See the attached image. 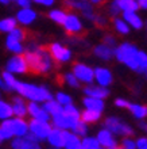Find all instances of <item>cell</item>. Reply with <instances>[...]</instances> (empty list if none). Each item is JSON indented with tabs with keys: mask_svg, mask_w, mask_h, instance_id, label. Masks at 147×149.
Wrapping results in <instances>:
<instances>
[{
	"mask_svg": "<svg viewBox=\"0 0 147 149\" xmlns=\"http://www.w3.org/2000/svg\"><path fill=\"white\" fill-rule=\"evenodd\" d=\"M49 46H39L35 50H27L24 54V60L27 63L30 73L39 74L45 73L51 68V57Z\"/></svg>",
	"mask_w": 147,
	"mask_h": 149,
	"instance_id": "6da1fadb",
	"label": "cell"
},
{
	"mask_svg": "<svg viewBox=\"0 0 147 149\" xmlns=\"http://www.w3.org/2000/svg\"><path fill=\"white\" fill-rule=\"evenodd\" d=\"M15 90L19 92L20 95H23L26 98L31 99V100H51L50 92L45 88V87H35L31 84H23V83H16Z\"/></svg>",
	"mask_w": 147,
	"mask_h": 149,
	"instance_id": "7a4b0ae2",
	"label": "cell"
},
{
	"mask_svg": "<svg viewBox=\"0 0 147 149\" xmlns=\"http://www.w3.org/2000/svg\"><path fill=\"white\" fill-rule=\"evenodd\" d=\"M116 57L119 61L126 63L134 71L139 72V63H138V52L136 47L130 43H123L116 49Z\"/></svg>",
	"mask_w": 147,
	"mask_h": 149,
	"instance_id": "3957f363",
	"label": "cell"
},
{
	"mask_svg": "<svg viewBox=\"0 0 147 149\" xmlns=\"http://www.w3.org/2000/svg\"><path fill=\"white\" fill-rule=\"evenodd\" d=\"M0 127L6 129L12 136H24L27 133V123L22 119H6Z\"/></svg>",
	"mask_w": 147,
	"mask_h": 149,
	"instance_id": "277c9868",
	"label": "cell"
},
{
	"mask_svg": "<svg viewBox=\"0 0 147 149\" xmlns=\"http://www.w3.org/2000/svg\"><path fill=\"white\" fill-rule=\"evenodd\" d=\"M105 127L109 132H113L116 134H121V136H132L134 134V130L128 125L123 123L119 118H113V117L107 118L105 119Z\"/></svg>",
	"mask_w": 147,
	"mask_h": 149,
	"instance_id": "5b68a950",
	"label": "cell"
},
{
	"mask_svg": "<svg viewBox=\"0 0 147 149\" xmlns=\"http://www.w3.org/2000/svg\"><path fill=\"white\" fill-rule=\"evenodd\" d=\"M63 6H65V8H68V10H72V8L80 10L89 19L95 20V18H96V16L93 15L92 7H90V3H89L88 0H65V1H63Z\"/></svg>",
	"mask_w": 147,
	"mask_h": 149,
	"instance_id": "8992f818",
	"label": "cell"
},
{
	"mask_svg": "<svg viewBox=\"0 0 147 149\" xmlns=\"http://www.w3.org/2000/svg\"><path fill=\"white\" fill-rule=\"evenodd\" d=\"M80 122V117L70 115L68 113H62L54 117V125L58 129H74Z\"/></svg>",
	"mask_w": 147,
	"mask_h": 149,
	"instance_id": "52a82bcc",
	"label": "cell"
},
{
	"mask_svg": "<svg viewBox=\"0 0 147 149\" xmlns=\"http://www.w3.org/2000/svg\"><path fill=\"white\" fill-rule=\"evenodd\" d=\"M30 130H31V133L35 134L39 140L47 138L49 134H50V132H51L50 126L47 125L46 122L38 121V119H32V121L30 122Z\"/></svg>",
	"mask_w": 147,
	"mask_h": 149,
	"instance_id": "ba28073f",
	"label": "cell"
},
{
	"mask_svg": "<svg viewBox=\"0 0 147 149\" xmlns=\"http://www.w3.org/2000/svg\"><path fill=\"white\" fill-rule=\"evenodd\" d=\"M73 72L76 74V77L81 81H86V83H90L93 80V71L90 69L89 67L84 65V64H80V63H76L73 65Z\"/></svg>",
	"mask_w": 147,
	"mask_h": 149,
	"instance_id": "9c48e42d",
	"label": "cell"
},
{
	"mask_svg": "<svg viewBox=\"0 0 147 149\" xmlns=\"http://www.w3.org/2000/svg\"><path fill=\"white\" fill-rule=\"evenodd\" d=\"M49 49H50L51 57L57 63H63V61H68L70 58V52L62 45H59V43H53V45L49 46Z\"/></svg>",
	"mask_w": 147,
	"mask_h": 149,
	"instance_id": "30bf717a",
	"label": "cell"
},
{
	"mask_svg": "<svg viewBox=\"0 0 147 149\" xmlns=\"http://www.w3.org/2000/svg\"><path fill=\"white\" fill-rule=\"evenodd\" d=\"M8 72H18V73H24L28 72L27 63L24 60V56H16L14 58H11L7 64Z\"/></svg>",
	"mask_w": 147,
	"mask_h": 149,
	"instance_id": "8fae6325",
	"label": "cell"
},
{
	"mask_svg": "<svg viewBox=\"0 0 147 149\" xmlns=\"http://www.w3.org/2000/svg\"><path fill=\"white\" fill-rule=\"evenodd\" d=\"M49 141L51 145H54L55 148H61L65 146V141H66V132L65 130H58V129H53L49 134Z\"/></svg>",
	"mask_w": 147,
	"mask_h": 149,
	"instance_id": "7c38bea8",
	"label": "cell"
},
{
	"mask_svg": "<svg viewBox=\"0 0 147 149\" xmlns=\"http://www.w3.org/2000/svg\"><path fill=\"white\" fill-rule=\"evenodd\" d=\"M63 26H65L66 31H68V34H78V33L81 31V23H80V20H78L77 16L74 15H69L68 18H66V22L63 23Z\"/></svg>",
	"mask_w": 147,
	"mask_h": 149,
	"instance_id": "4fadbf2b",
	"label": "cell"
},
{
	"mask_svg": "<svg viewBox=\"0 0 147 149\" xmlns=\"http://www.w3.org/2000/svg\"><path fill=\"white\" fill-rule=\"evenodd\" d=\"M14 149H39V145L37 141H32L28 137L26 138H16L12 142Z\"/></svg>",
	"mask_w": 147,
	"mask_h": 149,
	"instance_id": "5bb4252c",
	"label": "cell"
},
{
	"mask_svg": "<svg viewBox=\"0 0 147 149\" xmlns=\"http://www.w3.org/2000/svg\"><path fill=\"white\" fill-rule=\"evenodd\" d=\"M97 140L100 142L101 145L104 146V148H116V141L113 140L112 134L109 130H101L99 136H97Z\"/></svg>",
	"mask_w": 147,
	"mask_h": 149,
	"instance_id": "9a60e30c",
	"label": "cell"
},
{
	"mask_svg": "<svg viewBox=\"0 0 147 149\" xmlns=\"http://www.w3.org/2000/svg\"><path fill=\"white\" fill-rule=\"evenodd\" d=\"M95 76H96L97 81L100 83V86L107 87L112 83V74L108 69H104V68H97L95 71Z\"/></svg>",
	"mask_w": 147,
	"mask_h": 149,
	"instance_id": "2e32d148",
	"label": "cell"
},
{
	"mask_svg": "<svg viewBox=\"0 0 147 149\" xmlns=\"http://www.w3.org/2000/svg\"><path fill=\"white\" fill-rule=\"evenodd\" d=\"M95 54L103 60H109L116 54V52L113 47L108 46V45H100V46L95 47Z\"/></svg>",
	"mask_w": 147,
	"mask_h": 149,
	"instance_id": "e0dca14e",
	"label": "cell"
},
{
	"mask_svg": "<svg viewBox=\"0 0 147 149\" xmlns=\"http://www.w3.org/2000/svg\"><path fill=\"white\" fill-rule=\"evenodd\" d=\"M84 92L90 98H97V99L107 98L109 95V91L107 88H104V87H86Z\"/></svg>",
	"mask_w": 147,
	"mask_h": 149,
	"instance_id": "ac0fdd59",
	"label": "cell"
},
{
	"mask_svg": "<svg viewBox=\"0 0 147 149\" xmlns=\"http://www.w3.org/2000/svg\"><path fill=\"white\" fill-rule=\"evenodd\" d=\"M28 113L35 118V119H38V121H43L46 122L49 119V113L46 110H42V109H39L35 103H30L28 104Z\"/></svg>",
	"mask_w": 147,
	"mask_h": 149,
	"instance_id": "d6986e66",
	"label": "cell"
},
{
	"mask_svg": "<svg viewBox=\"0 0 147 149\" xmlns=\"http://www.w3.org/2000/svg\"><path fill=\"white\" fill-rule=\"evenodd\" d=\"M84 104L88 107V110L93 111H103V109H104V103L97 98H85Z\"/></svg>",
	"mask_w": 147,
	"mask_h": 149,
	"instance_id": "ffe728a7",
	"label": "cell"
},
{
	"mask_svg": "<svg viewBox=\"0 0 147 149\" xmlns=\"http://www.w3.org/2000/svg\"><path fill=\"white\" fill-rule=\"evenodd\" d=\"M12 110L16 117H24L27 114V106L24 104V102L20 98H15L14 99V106H12Z\"/></svg>",
	"mask_w": 147,
	"mask_h": 149,
	"instance_id": "44dd1931",
	"label": "cell"
},
{
	"mask_svg": "<svg viewBox=\"0 0 147 149\" xmlns=\"http://www.w3.org/2000/svg\"><path fill=\"white\" fill-rule=\"evenodd\" d=\"M120 10H124V12H135L139 8V3L135 0H116Z\"/></svg>",
	"mask_w": 147,
	"mask_h": 149,
	"instance_id": "7402d4cb",
	"label": "cell"
},
{
	"mask_svg": "<svg viewBox=\"0 0 147 149\" xmlns=\"http://www.w3.org/2000/svg\"><path fill=\"white\" fill-rule=\"evenodd\" d=\"M35 12L32 10H28V8H24L22 11L18 14V20H19L20 23H24V24H28L31 23L32 20L35 19Z\"/></svg>",
	"mask_w": 147,
	"mask_h": 149,
	"instance_id": "603a6c76",
	"label": "cell"
},
{
	"mask_svg": "<svg viewBox=\"0 0 147 149\" xmlns=\"http://www.w3.org/2000/svg\"><path fill=\"white\" fill-rule=\"evenodd\" d=\"M45 110L47 111V113L53 114V117H55V115H59V114L63 113V109L61 107V103H57V102H53V100H47L46 103H45Z\"/></svg>",
	"mask_w": 147,
	"mask_h": 149,
	"instance_id": "cb8c5ba5",
	"label": "cell"
},
{
	"mask_svg": "<svg viewBox=\"0 0 147 149\" xmlns=\"http://www.w3.org/2000/svg\"><path fill=\"white\" fill-rule=\"evenodd\" d=\"M81 146V142L78 140L77 136L70 134L66 132V141H65V148L66 149H78Z\"/></svg>",
	"mask_w": 147,
	"mask_h": 149,
	"instance_id": "d4e9b609",
	"label": "cell"
},
{
	"mask_svg": "<svg viewBox=\"0 0 147 149\" xmlns=\"http://www.w3.org/2000/svg\"><path fill=\"white\" fill-rule=\"evenodd\" d=\"M124 19L127 20L128 23L131 24L132 27H135V29H140L142 26H143L140 18L136 15V14H134V12H124Z\"/></svg>",
	"mask_w": 147,
	"mask_h": 149,
	"instance_id": "484cf974",
	"label": "cell"
},
{
	"mask_svg": "<svg viewBox=\"0 0 147 149\" xmlns=\"http://www.w3.org/2000/svg\"><path fill=\"white\" fill-rule=\"evenodd\" d=\"M100 118V111H93V110H86L82 113L81 121L82 122H96Z\"/></svg>",
	"mask_w": 147,
	"mask_h": 149,
	"instance_id": "4316f807",
	"label": "cell"
},
{
	"mask_svg": "<svg viewBox=\"0 0 147 149\" xmlns=\"http://www.w3.org/2000/svg\"><path fill=\"white\" fill-rule=\"evenodd\" d=\"M16 29V20L12 19V18H8V19L0 20V31H10Z\"/></svg>",
	"mask_w": 147,
	"mask_h": 149,
	"instance_id": "83f0119b",
	"label": "cell"
},
{
	"mask_svg": "<svg viewBox=\"0 0 147 149\" xmlns=\"http://www.w3.org/2000/svg\"><path fill=\"white\" fill-rule=\"evenodd\" d=\"M131 113L136 118H144L147 115V106H139V104H130L128 107Z\"/></svg>",
	"mask_w": 147,
	"mask_h": 149,
	"instance_id": "f1b7e54d",
	"label": "cell"
},
{
	"mask_svg": "<svg viewBox=\"0 0 147 149\" xmlns=\"http://www.w3.org/2000/svg\"><path fill=\"white\" fill-rule=\"evenodd\" d=\"M7 47L10 50L14 52V53H22V50H23V47H22V45L19 43V41L11 36L7 38Z\"/></svg>",
	"mask_w": 147,
	"mask_h": 149,
	"instance_id": "f546056e",
	"label": "cell"
},
{
	"mask_svg": "<svg viewBox=\"0 0 147 149\" xmlns=\"http://www.w3.org/2000/svg\"><path fill=\"white\" fill-rule=\"evenodd\" d=\"M12 114H14L12 107L10 106V104H7V103H4L0 100V118H1V119H8Z\"/></svg>",
	"mask_w": 147,
	"mask_h": 149,
	"instance_id": "4dcf8cb0",
	"label": "cell"
},
{
	"mask_svg": "<svg viewBox=\"0 0 147 149\" xmlns=\"http://www.w3.org/2000/svg\"><path fill=\"white\" fill-rule=\"evenodd\" d=\"M49 16H50L51 19L54 20V22H57V23H61L63 24L66 22V14L63 11H59V10H55V11H51L50 14H49Z\"/></svg>",
	"mask_w": 147,
	"mask_h": 149,
	"instance_id": "1f68e13d",
	"label": "cell"
},
{
	"mask_svg": "<svg viewBox=\"0 0 147 149\" xmlns=\"http://www.w3.org/2000/svg\"><path fill=\"white\" fill-rule=\"evenodd\" d=\"M99 140H95V138H85L82 141V149H99Z\"/></svg>",
	"mask_w": 147,
	"mask_h": 149,
	"instance_id": "d6a6232c",
	"label": "cell"
},
{
	"mask_svg": "<svg viewBox=\"0 0 147 149\" xmlns=\"http://www.w3.org/2000/svg\"><path fill=\"white\" fill-rule=\"evenodd\" d=\"M138 63H139V72L147 71V54L143 52H138Z\"/></svg>",
	"mask_w": 147,
	"mask_h": 149,
	"instance_id": "836d02e7",
	"label": "cell"
},
{
	"mask_svg": "<svg viewBox=\"0 0 147 149\" xmlns=\"http://www.w3.org/2000/svg\"><path fill=\"white\" fill-rule=\"evenodd\" d=\"M3 79H4V83H6L10 88H14V90H15V86H16V83H18V81L14 79V76H12L10 72H4V73H3Z\"/></svg>",
	"mask_w": 147,
	"mask_h": 149,
	"instance_id": "e575fe53",
	"label": "cell"
},
{
	"mask_svg": "<svg viewBox=\"0 0 147 149\" xmlns=\"http://www.w3.org/2000/svg\"><path fill=\"white\" fill-rule=\"evenodd\" d=\"M10 36L14 37V38L18 39V41H22V39H24L27 37V33H26V30H22V29H15V30L11 31Z\"/></svg>",
	"mask_w": 147,
	"mask_h": 149,
	"instance_id": "d590c367",
	"label": "cell"
},
{
	"mask_svg": "<svg viewBox=\"0 0 147 149\" xmlns=\"http://www.w3.org/2000/svg\"><path fill=\"white\" fill-rule=\"evenodd\" d=\"M115 27H116V30L119 33H121V34H127V33L130 31V29H128L127 24L124 23L123 20H119V19L115 20Z\"/></svg>",
	"mask_w": 147,
	"mask_h": 149,
	"instance_id": "8d00e7d4",
	"label": "cell"
},
{
	"mask_svg": "<svg viewBox=\"0 0 147 149\" xmlns=\"http://www.w3.org/2000/svg\"><path fill=\"white\" fill-rule=\"evenodd\" d=\"M74 133L76 134H78V136H85L86 134V126H85V122H82V121H80L77 123V126L74 127Z\"/></svg>",
	"mask_w": 147,
	"mask_h": 149,
	"instance_id": "74e56055",
	"label": "cell"
},
{
	"mask_svg": "<svg viewBox=\"0 0 147 149\" xmlns=\"http://www.w3.org/2000/svg\"><path fill=\"white\" fill-rule=\"evenodd\" d=\"M57 100H58V103H61V104H70L72 103V99H70V96H68V95L65 94H57Z\"/></svg>",
	"mask_w": 147,
	"mask_h": 149,
	"instance_id": "f35d334b",
	"label": "cell"
},
{
	"mask_svg": "<svg viewBox=\"0 0 147 149\" xmlns=\"http://www.w3.org/2000/svg\"><path fill=\"white\" fill-rule=\"evenodd\" d=\"M65 80L68 83H69L70 86H73V87H78V81H77V77H76V74H72V73H68L65 74Z\"/></svg>",
	"mask_w": 147,
	"mask_h": 149,
	"instance_id": "ab89813d",
	"label": "cell"
},
{
	"mask_svg": "<svg viewBox=\"0 0 147 149\" xmlns=\"http://www.w3.org/2000/svg\"><path fill=\"white\" fill-rule=\"evenodd\" d=\"M63 113H68V114H70V115L80 117V114H78V111L76 110V107H73L72 104H66V106L63 107Z\"/></svg>",
	"mask_w": 147,
	"mask_h": 149,
	"instance_id": "60d3db41",
	"label": "cell"
},
{
	"mask_svg": "<svg viewBox=\"0 0 147 149\" xmlns=\"http://www.w3.org/2000/svg\"><path fill=\"white\" fill-rule=\"evenodd\" d=\"M123 146L126 149H135L136 148V144L132 141V140H128V138H126V140L123 141Z\"/></svg>",
	"mask_w": 147,
	"mask_h": 149,
	"instance_id": "b9f144b4",
	"label": "cell"
},
{
	"mask_svg": "<svg viewBox=\"0 0 147 149\" xmlns=\"http://www.w3.org/2000/svg\"><path fill=\"white\" fill-rule=\"evenodd\" d=\"M138 149H147V138H139V141L136 144Z\"/></svg>",
	"mask_w": 147,
	"mask_h": 149,
	"instance_id": "7bdbcfd3",
	"label": "cell"
},
{
	"mask_svg": "<svg viewBox=\"0 0 147 149\" xmlns=\"http://www.w3.org/2000/svg\"><path fill=\"white\" fill-rule=\"evenodd\" d=\"M119 10H120L119 4H117V1L115 0V1H113V4L111 6V14H112V15H117V14H119Z\"/></svg>",
	"mask_w": 147,
	"mask_h": 149,
	"instance_id": "ee69618b",
	"label": "cell"
},
{
	"mask_svg": "<svg viewBox=\"0 0 147 149\" xmlns=\"http://www.w3.org/2000/svg\"><path fill=\"white\" fill-rule=\"evenodd\" d=\"M104 42H105V45H108L111 47L115 46V38H112V37H109V36L104 38Z\"/></svg>",
	"mask_w": 147,
	"mask_h": 149,
	"instance_id": "f6af8a7d",
	"label": "cell"
},
{
	"mask_svg": "<svg viewBox=\"0 0 147 149\" xmlns=\"http://www.w3.org/2000/svg\"><path fill=\"white\" fill-rule=\"evenodd\" d=\"M116 106L119 107H130V103L127 102V100H123V99H116Z\"/></svg>",
	"mask_w": 147,
	"mask_h": 149,
	"instance_id": "bcb514c9",
	"label": "cell"
},
{
	"mask_svg": "<svg viewBox=\"0 0 147 149\" xmlns=\"http://www.w3.org/2000/svg\"><path fill=\"white\" fill-rule=\"evenodd\" d=\"M34 1H37L39 4H45V6H51L54 3V0H34Z\"/></svg>",
	"mask_w": 147,
	"mask_h": 149,
	"instance_id": "7dc6e473",
	"label": "cell"
},
{
	"mask_svg": "<svg viewBox=\"0 0 147 149\" xmlns=\"http://www.w3.org/2000/svg\"><path fill=\"white\" fill-rule=\"evenodd\" d=\"M18 4L24 8H27L28 6H30V0H18Z\"/></svg>",
	"mask_w": 147,
	"mask_h": 149,
	"instance_id": "c3c4849f",
	"label": "cell"
},
{
	"mask_svg": "<svg viewBox=\"0 0 147 149\" xmlns=\"http://www.w3.org/2000/svg\"><path fill=\"white\" fill-rule=\"evenodd\" d=\"M139 6L144 10H147V0H139Z\"/></svg>",
	"mask_w": 147,
	"mask_h": 149,
	"instance_id": "681fc988",
	"label": "cell"
},
{
	"mask_svg": "<svg viewBox=\"0 0 147 149\" xmlns=\"http://www.w3.org/2000/svg\"><path fill=\"white\" fill-rule=\"evenodd\" d=\"M0 87H1L3 90H11V88H10V87H8L7 84H6V83H4L3 80H1V79H0Z\"/></svg>",
	"mask_w": 147,
	"mask_h": 149,
	"instance_id": "f907efd6",
	"label": "cell"
},
{
	"mask_svg": "<svg viewBox=\"0 0 147 149\" xmlns=\"http://www.w3.org/2000/svg\"><path fill=\"white\" fill-rule=\"evenodd\" d=\"M92 3H95V4H103L105 1V0H90Z\"/></svg>",
	"mask_w": 147,
	"mask_h": 149,
	"instance_id": "816d5d0a",
	"label": "cell"
},
{
	"mask_svg": "<svg viewBox=\"0 0 147 149\" xmlns=\"http://www.w3.org/2000/svg\"><path fill=\"white\" fill-rule=\"evenodd\" d=\"M140 127H143V130L147 132V123H140Z\"/></svg>",
	"mask_w": 147,
	"mask_h": 149,
	"instance_id": "f5cc1de1",
	"label": "cell"
},
{
	"mask_svg": "<svg viewBox=\"0 0 147 149\" xmlns=\"http://www.w3.org/2000/svg\"><path fill=\"white\" fill-rule=\"evenodd\" d=\"M8 1L10 0H0V3H3V4H8Z\"/></svg>",
	"mask_w": 147,
	"mask_h": 149,
	"instance_id": "db71d44e",
	"label": "cell"
},
{
	"mask_svg": "<svg viewBox=\"0 0 147 149\" xmlns=\"http://www.w3.org/2000/svg\"><path fill=\"white\" fill-rule=\"evenodd\" d=\"M1 141H3V138H1V137H0V142H1Z\"/></svg>",
	"mask_w": 147,
	"mask_h": 149,
	"instance_id": "11a10c76",
	"label": "cell"
},
{
	"mask_svg": "<svg viewBox=\"0 0 147 149\" xmlns=\"http://www.w3.org/2000/svg\"><path fill=\"white\" fill-rule=\"evenodd\" d=\"M144 74H146V76H147V71H146V72H144Z\"/></svg>",
	"mask_w": 147,
	"mask_h": 149,
	"instance_id": "9f6ffc18",
	"label": "cell"
},
{
	"mask_svg": "<svg viewBox=\"0 0 147 149\" xmlns=\"http://www.w3.org/2000/svg\"><path fill=\"white\" fill-rule=\"evenodd\" d=\"M117 149H126V148H117Z\"/></svg>",
	"mask_w": 147,
	"mask_h": 149,
	"instance_id": "6f0895ef",
	"label": "cell"
},
{
	"mask_svg": "<svg viewBox=\"0 0 147 149\" xmlns=\"http://www.w3.org/2000/svg\"><path fill=\"white\" fill-rule=\"evenodd\" d=\"M16 1H18V0H16Z\"/></svg>",
	"mask_w": 147,
	"mask_h": 149,
	"instance_id": "680465c9",
	"label": "cell"
}]
</instances>
